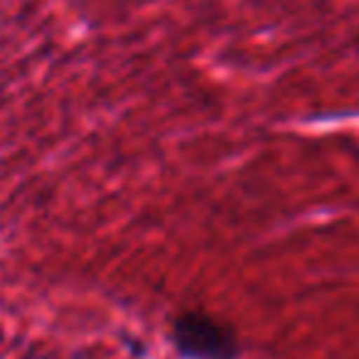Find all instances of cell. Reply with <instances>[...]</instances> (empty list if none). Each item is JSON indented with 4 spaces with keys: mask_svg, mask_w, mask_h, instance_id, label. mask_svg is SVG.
<instances>
[{
    "mask_svg": "<svg viewBox=\"0 0 359 359\" xmlns=\"http://www.w3.org/2000/svg\"><path fill=\"white\" fill-rule=\"evenodd\" d=\"M175 342L197 359H231L236 352L229 330L202 313H187L175 323Z\"/></svg>",
    "mask_w": 359,
    "mask_h": 359,
    "instance_id": "cell-1",
    "label": "cell"
}]
</instances>
